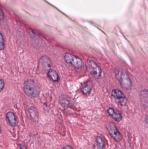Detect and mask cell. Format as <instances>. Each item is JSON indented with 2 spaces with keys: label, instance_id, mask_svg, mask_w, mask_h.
Wrapping results in <instances>:
<instances>
[{
  "label": "cell",
  "instance_id": "6da1fadb",
  "mask_svg": "<svg viewBox=\"0 0 148 149\" xmlns=\"http://www.w3.org/2000/svg\"><path fill=\"white\" fill-rule=\"evenodd\" d=\"M24 90L26 94L31 98L38 97L40 93L39 84L32 79L28 80L24 82Z\"/></svg>",
  "mask_w": 148,
  "mask_h": 149
},
{
  "label": "cell",
  "instance_id": "7a4b0ae2",
  "mask_svg": "<svg viewBox=\"0 0 148 149\" xmlns=\"http://www.w3.org/2000/svg\"><path fill=\"white\" fill-rule=\"evenodd\" d=\"M115 72L116 79L119 81L122 87L126 90L131 89L132 81L127 74L124 71L118 69H116Z\"/></svg>",
  "mask_w": 148,
  "mask_h": 149
},
{
  "label": "cell",
  "instance_id": "3957f363",
  "mask_svg": "<svg viewBox=\"0 0 148 149\" xmlns=\"http://www.w3.org/2000/svg\"><path fill=\"white\" fill-rule=\"evenodd\" d=\"M87 70L89 73L96 79H99L101 75L102 70L100 66L93 60H89L86 63Z\"/></svg>",
  "mask_w": 148,
  "mask_h": 149
},
{
  "label": "cell",
  "instance_id": "277c9868",
  "mask_svg": "<svg viewBox=\"0 0 148 149\" xmlns=\"http://www.w3.org/2000/svg\"><path fill=\"white\" fill-rule=\"evenodd\" d=\"M64 59L67 63L71 65L72 66L77 69L81 68L83 67L84 65L83 61L81 59L70 53L65 54Z\"/></svg>",
  "mask_w": 148,
  "mask_h": 149
},
{
  "label": "cell",
  "instance_id": "5b68a950",
  "mask_svg": "<svg viewBox=\"0 0 148 149\" xmlns=\"http://www.w3.org/2000/svg\"><path fill=\"white\" fill-rule=\"evenodd\" d=\"M107 128L109 134L115 141L120 142L122 140V135L118 130L115 124L112 123H109L107 124Z\"/></svg>",
  "mask_w": 148,
  "mask_h": 149
},
{
  "label": "cell",
  "instance_id": "8992f818",
  "mask_svg": "<svg viewBox=\"0 0 148 149\" xmlns=\"http://www.w3.org/2000/svg\"><path fill=\"white\" fill-rule=\"evenodd\" d=\"M112 95L116 102L120 105L125 106L127 104V98L124 93L119 89H114L112 92Z\"/></svg>",
  "mask_w": 148,
  "mask_h": 149
},
{
  "label": "cell",
  "instance_id": "52a82bcc",
  "mask_svg": "<svg viewBox=\"0 0 148 149\" xmlns=\"http://www.w3.org/2000/svg\"><path fill=\"white\" fill-rule=\"evenodd\" d=\"M51 63L50 59L47 56H43L39 60L38 68L42 72L47 71L50 70Z\"/></svg>",
  "mask_w": 148,
  "mask_h": 149
},
{
  "label": "cell",
  "instance_id": "ba28073f",
  "mask_svg": "<svg viewBox=\"0 0 148 149\" xmlns=\"http://www.w3.org/2000/svg\"><path fill=\"white\" fill-rule=\"evenodd\" d=\"M107 112L109 115L116 121L120 122L122 119L123 117L121 114L119 113H116L114 109H113V108H110L109 109H108Z\"/></svg>",
  "mask_w": 148,
  "mask_h": 149
},
{
  "label": "cell",
  "instance_id": "9c48e42d",
  "mask_svg": "<svg viewBox=\"0 0 148 149\" xmlns=\"http://www.w3.org/2000/svg\"><path fill=\"white\" fill-rule=\"evenodd\" d=\"M28 112L31 119L34 121H37L39 118V114L36 108L34 107H30L29 109Z\"/></svg>",
  "mask_w": 148,
  "mask_h": 149
},
{
  "label": "cell",
  "instance_id": "30bf717a",
  "mask_svg": "<svg viewBox=\"0 0 148 149\" xmlns=\"http://www.w3.org/2000/svg\"><path fill=\"white\" fill-rule=\"evenodd\" d=\"M7 118L12 127H15L17 125L16 119L14 113L12 112H8L7 114Z\"/></svg>",
  "mask_w": 148,
  "mask_h": 149
},
{
  "label": "cell",
  "instance_id": "8fae6325",
  "mask_svg": "<svg viewBox=\"0 0 148 149\" xmlns=\"http://www.w3.org/2000/svg\"><path fill=\"white\" fill-rule=\"evenodd\" d=\"M96 143L94 145L95 149H103L105 146L104 142L102 138L99 136L96 137Z\"/></svg>",
  "mask_w": 148,
  "mask_h": 149
},
{
  "label": "cell",
  "instance_id": "7c38bea8",
  "mask_svg": "<svg viewBox=\"0 0 148 149\" xmlns=\"http://www.w3.org/2000/svg\"><path fill=\"white\" fill-rule=\"evenodd\" d=\"M140 99L142 104L147 107L148 104L147 90H144L141 92Z\"/></svg>",
  "mask_w": 148,
  "mask_h": 149
},
{
  "label": "cell",
  "instance_id": "4fadbf2b",
  "mask_svg": "<svg viewBox=\"0 0 148 149\" xmlns=\"http://www.w3.org/2000/svg\"><path fill=\"white\" fill-rule=\"evenodd\" d=\"M48 75L53 81H57L59 80V76L57 72L53 69H50L48 71Z\"/></svg>",
  "mask_w": 148,
  "mask_h": 149
},
{
  "label": "cell",
  "instance_id": "5bb4252c",
  "mask_svg": "<svg viewBox=\"0 0 148 149\" xmlns=\"http://www.w3.org/2000/svg\"><path fill=\"white\" fill-rule=\"evenodd\" d=\"M92 88V85L89 82H87L83 86L82 89V92L83 94L87 95L90 93Z\"/></svg>",
  "mask_w": 148,
  "mask_h": 149
},
{
  "label": "cell",
  "instance_id": "9a60e30c",
  "mask_svg": "<svg viewBox=\"0 0 148 149\" xmlns=\"http://www.w3.org/2000/svg\"><path fill=\"white\" fill-rule=\"evenodd\" d=\"M59 101H60V103L63 106H68L69 105V100L68 99L66 96H61L60 97V99H59Z\"/></svg>",
  "mask_w": 148,
  "mask_h": 149
},
{
  "label": "cell",
  "instance_id": "2e32d148",
  "mask_svg": "<svg viewBox=\"0 0 148 149\" xmlns=\"http://www.w3.org/2000/svg\"><path fill=\"white\" fill-rule=\"evenodd\" d=\"M4 48V42L3 36L0 33V50H2Z\"/></svg>",
  "mask_w": 148,
  "mask_h": 149
},
{
  "label": "cell",
  "instance_id": "e0dca14e",
  "mask_svg": "<svg viewBox=\"0 0 148 149\" xmlns=\"http://www.w3.org/2000/svg\"><path fill=\"white\" fill-rule=\"evenodd\" d=\"M4 87V81L3 80L0 79V93L2 91Z\"/></svg>",
  "mask_w": 148,
  "mask_h": 149
},
{
  "label": "cell",
  "instance_id": "ac0fdd59",
  "mask_svg": "<svg viewBox=\"0 0 148 149\" xmlns=\"http://www.w3.org/2000/svg\"><path fill=\"white\" fill-rule=\"evenodd\" d=\"M4 17V14L2 10L0 8V21H2Z\"/></svg>",
  "mask_w": 148,
  "mask_h": 149
},
{
  "label": "cell",
  "instance_id": "d6986e66",
  "mask_svg": "<svg viewBox=\"0 0 148 149\" xmlns=\"http://www.w3.org/2000/svg\"><path fill=\"white\" fill-rule=\"evenodd\" d=\"M61 149H74V148L70 145H67V146H64Z\"/></svg>",
  "mask_w": 148,
  "mask_h": 149
},
{
  "label": "cell",
  "instance_id": "ffe728a7",
  "mask_svg": "<svg viewBox=\"0 0 148 149\" xmlns=\"http://www.w3.org/2000/svg\"><path fill=\"white\" fill-rule=\"evenodd\" d=\"M20 148L21 149H27L26 148V147L24 145H22V144L20 145Z\"/></svg>",
  "mask_w": 148,
  "mask_h": 149
},
{
  "label": "cell",
  "instance_id": "44dd1931",
  "mask_svg": "<svg viewBox=\"0 0 148 149\" xmlns=\"http://www.w3.org/2000/svg\"><path fill=\"white\" fill-rule=\"evenodd\" d=\"M1 128H0V134H1Z\"/></svg>",
  "mask_w": 148,
  "mask_h": 149
}]
</instances>
